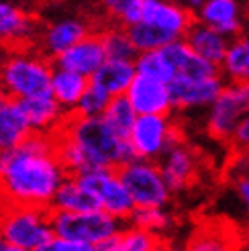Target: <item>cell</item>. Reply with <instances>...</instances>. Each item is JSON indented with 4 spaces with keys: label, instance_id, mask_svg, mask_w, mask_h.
Returning <instances> with one entry per match:
<instances>
[{
    "label": "cell",
    "instance_id": "4fadbf2b",
    "mask_svg": "<svg viewBox=\"0 0 249 251\" xmlns=\"http://www.w3.org/2000/svg\"><path fill=\"white\" fill-rule=\"evenodd\" d=\"M141 21L164 31L174 41H180L194 25L196 17L182 8L176 0H143Z\"/></svg>",
    "mask_w": 249,
    "mask_h": 251
},
{
    "label": "cell",
    "instance_id": "d6986e66",
    "mask_svg": "<svg viewBox=\"0 0 249 251\" xmlns=\"http://www.w3.org/2000/svg\"><path fill=\"white\" fill-rule=\"evenodd\" d=\"M184 41L192 47L194 53H198L200 57H204L206 61H210V64H215L219 68H221L223 59H225V55L229 51V45H231L229 37H225L223 33H219L213 27L202 25L198 21H194V25L188 29Z\"/></svg>",
    "mask_w": 249,
    "mask_h": 251
},
{
    "label": "cell",
    "instance_id": "52a82bcc",
    "mask_svg": "<svg viewBox=\"0 0 249 251\" xmlns=\"http://www.w3.org/2000/svg\"><path fill=\"white\" fill-rule=\"evenodd\" d=\"M182 135L170 115H143L137 117L129 135V143L137 159L159 161L170 147L178 145Z\"/></svg>",
    "mask_w": 249,
    "mask_h": 251
},
{
    "label": "cell",
    "instance_id": "484cf974",
    "mask_svg": "<svg viewBox=\"0 0 249 251\" xmlns=\"http://www.w3.org/2000/svg\"><path fill=\"white\" fill-rule=\"evenodd\" d=\"M100 39H102V45H104V51H106L108 59L135 61L137 55H139V51L135 49L127 29L121 27V25H108V27L100 29Z\"/></svg>",
    "mask_w": 249,
    "mask_h": 251
},
{
    "label": "cell",
    "instance_id": "836d02e7",
    "mask_svg": "<svg viewBox=\"0 0 249 251\" xmlns=\"http://www.w3.org/2000/svg\"><path fill=\"white\" fill-rule=\"evenodd\" d=\"M35 251H92V245L88 243H80V241H70V239H61V237H53L47 245L35 249Z\"/></svg>",
    "mask_w": 249,
    "mask_h": 251
},
{
    "label": "cell",
    "instance_id": "5b68a950",
    "mask_svg": "<svg viewBox=\"0 0 249 251\" xmlns=\"http://www.w3.org/2000/svg\"><path fill=\"white\" fill-rule=\"evenodd\" d=\"M51 225L55 237L70 241H80L96 245L100 241L113 239L117 237L124 223L115 219L104 210H92V212H80V215H72V212H61V210H51Z\"/></svg>",
    "mask_w": 249,
    "mask_h": 251
},
{
    "label": "cell",
    "instance_id": "8992f818",
    "mask_svg": "<svg viewBox=\"0 0 249 251\" xmlns=\"http://www.w3.org/2000/svg\"><path fill=\"white\" fill-rule=\"evenodd\" d=\"M119 176L129 190L135 206L139 208H166L172 200V190L168 188L157 161L133 159L131 164L123 166Z\"/></svg>",
    "mask_w": 249,
    "mask_h": 251
},
{
    "label": "cell",
    "instance_id": "7c38bea8",
    "mask_svg": "<svg viewBox=\"0 0 249 251\" xmlns=\"http://www.w3.org/2000/svg\"><path fill=\"white\" fill-rule=\"evenodd\" d=\"M92 31L94 29L90 27V23L86 19H80V17L57 19L41 27L39 39H37V49L53 61L55 57L66 53L76 43L86 39Z\"/></svg>",
    "mask_w": 249,
    "mask_h": 251
},
{
    "label": "cell",
    "instance_id": "9c48e42d",
    "mask_svg": "<svg viewBox=\"0 0 249 251\" xmlns=\"http://www.w3.org/2000/svg\"><path fill=\"white\" fill-rule=\"evenodd\" d=\"M80 182L90 188L94 196L100 202V208L108 215H113L115 219L123 221L124 225L129 223L133 210L137 208L129 190L124 188L119 170L113 168H92L88 172H84L78 176Z\"/></svg>",
    "mask_w": 249,
    "mask_h": 251
},
{
    "label": "cell",
    "instance_id": "3957f363",
    "mask_svg": "<svg viewBox=\"0 0 249 251\" xmlns=\"http://www.w3.org/2000/svg\"><path fill=\"white\" fill-rule=\"evenodd\" d=\"M59 133H66L70 139H74L84 149L92 168L121 170L123 166L137 159L129 139L119 137L102 117L86 119L78 115H70Z\"/></svg>",
    "mask_w": 249,
    "mask_h": 251
},
{
    "label": "cell",
    "instance_id": "d6a6232c",
    "mask_svg": "<svg viewBox=\"0 0 249 251\" xmlns=\"http://www.w3.org/2000/svg\"><path fill=\"white\" fill-rule=\"evenodd\" d=\"M159 239L161 237L127 223L117 237V251H151Z\"/></svg>",
    "mask_w": 249,
    "mask_h": 251
},
{
    "label": "cell",
    "instance_id": "74e56055",
    "mask_svg": "<svg viewBox=\"0 0 249 251\" xmlns=\"http://www.w3.org/2000/svg\"><path fill=\"white\" fill-rule=\"evenodd\" d=\"M119 237V235H117ZM117 237L113 239H106V241H100L92 247V251H117Z\"/></svg>",
    "mask_w": 249,
    "mask_h": 251
},
{
    "label": "cell",
    "instance_id": "7bdbcfd3",
    "mask_svg": "<svg viewBox=\"0 0 249 251\" xmlns=\"http://www.w3.org/2000/svg\"><path fill=\"white\" fill-rule=\"evenodd\" d=\"M0 208H2V206H0Z\"/></svg>",
    "mask_w": 249,
    "mask_h": 251
},
{
    "label": "cell",
    "instance_id": "4dcf8cb0",
    "mask_svg": "<svg viewBox=\"0 0 249 251\" xmlns=\"http://www.w3.org/2000/svg\"><path fill=\"white\" fill-rule=\"evenodd\" d=\"M174 223V217L168 212V208H155V206H149V208H139L137 206L133 210V215L129 219V225H135L139 229H145L153 235H161L164 231H168Z\"/></svg>",
    "mask_w": 249,
    "mask_h": 251
},
{
    "label": "cell",
    "instance_id": "2e32d148",
    "mask_svg": "<svg viewBox=\"0 0 249 251\" xmlns=\"http://www.w3.org/2000/svg\"><path fill=\"white\" fill-rule=\"evenodd\" d=\"M131 106L139 117L143 115H172V92L170 84L157 82L145 76H137L129 86L127 94Z\"/></svg>",
    "mask_w": 249,
    "mask_h": 251
},
{
    "label": "cell",
    "instance_id": "ba28073f",
    "mask_svg": "<svg viewBox=\"0 0 249 251\" xmlns=\"http://www.w3.org/2000/svg\"><path fill=\"white\" fill-rule=\"evenodd\" d=\"M249 115V84L227 82L206 112V131L219 141H231L239 123Z\"/></svg>",
    "mask_w": 249,
    "mask_h": 251
},
{
    "label": "cell",
    "instance_id": "8fae6325",
    "mask_svg": "<svg viewBox=\"0 0 249 251\" xmlns=\"http://www.w3.org/2000/svg\"><path fill=\"white\" fill-rule=\"evenodd\" d=\"M227 86V80L223 74L204 80H190V78H174L170 84L172 104L174 110L188 112V110H208L213 102L221 96L223 88Z\"/></svg>",
    "mask_w": 249,
    "mask_h": 251
},
{
    "label": "cell",
    "instance_id": "e575fe53",
    "mask_svg": "<svg viewBox=\"0 0 249 251\" xmlns=\"http://www.w3.org/2000/svg\"><path fill=\"white\" fill-rule=\"evenodd\" d=\"M235 194L241 200V206H243L245 217L249 221V174H241L235 178Z\"/></svg>",
    "mask_w": 249,
    "mask_h": 251
},
{
    "label": "cell",
    "instance_id": "30bf717a",
    "mask_svg": "<svg viewBox=\"0 0 249 251\" xmlns=\"http://www.w3.org/2000/svg\"><path fill=\"white\" fill-rule=\"evenodd\" d=\"M39 21L23 6L0 0V51L37 45L41 33Z\"/></svg>",
    "mask_w": 249,
    "mask_h": 251
},
{
    "label": "cell",
    "instance_id": "ab89813d",
    "mask_svg": "<svg viewBox=\"0 0 249 251\" xmlns=\"http://www.w3.org/2000/svg\"><path fill=\"white\" fill-rule=\"evenodd\" d=\"M2 251H29V249H23V247H17V245H6V243H4Z\"/></svg>",
    "mask_w": 249,
    "mask_h": 251
},
{
    "label": "cell",
    "instance_id": "f1b7e54d",
    "mask_svg": "<svg viewBox=\"0 0 249 251\" xmlns=\"http://www.w3.org/2000/svg\"><path fill=\"white\" fill-rule=\"evenodd\" d=\"M182 251H235V241L223 229L206 227L196 231Z\"/></svg>",
    "mask_w": 249,
    "mask_h": 251
},
{
    "label": "cell",
    "instance_id": "44dd1931",
    "mask_svg": "<svg viewBox=\"0 0 249 251\" xmlns=\"http://www.w3.org/2000/svg\"><path fill=\"white\" fill-rule=\"evenodd\" d=\"M31 135L33 131L21 108V102L6 98V102L0 106V153L21 145Z\"/></svg>",
    "mask_w": 249,
    "mask_h": 251
},
{
    "label": "cell",
    "instance_id": "f546056e",
    "mask_svg": "<svg viewBox=\"0 0 249 251\" xmlns=\"http://www.w3.org/2000/svg\"><path fill=\"white\" fill-rule=\"evenodd\" d=\"M141 4L143 0H100L104 15L124 29L141 21Z\"/></svg>",
    "mask_w": 249,
    "mask_h": 251
},
{
    "label": "cell",
    "instance_id": "f35d334b",
    "mask_svg": "<svg viewBox=\"0 0 249 251\" xmlns=\"http://www.w3.org/2000/svg\"><path fill=\"white\" fill-rule=\"evenodd\" d=\"M151 251H176V249H174V245H172L170 241H166V239H159Z\"/></svg>",
    "mask_w": 249,
    "mask_h": 251
},
{
    "label": "cell",
    "instance_id": "5bb4252c",
    "mask_svg": "<svg viewBox=\"0 0 249 251\" xmlns=\"http://www.w3.org/2000/svg\"><path fill=\"white\" fill-rule=\"evenodd\" d=\"M106 51L100 39V31H92L86 39L76 43L72 49H68L66 53H61L59 57L53 59V66L61 70L76 72L80 76L92 80L96 76V72L104 66L106 61Z\"/></svg>",
    "mask_w": 249,
    "mask_h": 251
},
{
    "label": "cell",
    "instance_id": "d4e9b609",
    "mask_svg": "<svg viewBox=\"0 0 249 251\" xmlns=\"http://www.w3.org/2000/svg\"><path fill=\"white\" fill-rule=\"evenodd\" d=\"M135 70H137V76H145L164 84H172L174 78H176V70H174L172 61L164 53V49L139 53L135 59Z\"/></svg>",
    "mask_w": 249,
    "mask_h": 251
},
{
    "label": "cell",
    "instance_id": "7402d4cb",
    "mask_svg": "<svg viewBox=\"0 0 249 251\" xmlns=\"http://www.w3.org/2000/svg\"><path fill=\"white\" fill-rule=\"evenodd\" d=\"M88 84H90V80L80 76L76 72L55 68L53 78H51V94L68 115H74Z\"/></svg>",
    "mask_w": 249,
    "mask_h": 251
},
{
    "label": "cell",
    "instance_id": "1f68e13d",
    "mask_svg": "<svg viewBox=\"0 0 249 251\" xmlns=\"http://www.w3.org/2000/svg\"><path fill=\"white\" fill-rule=\"evenodd\" d=\"M110 100H113V96H110L102 86H98L96 82L90 80L88 88H86V92L80 100V104L76 108V112L74 115L78 117H86V119H94V117H102L104 110L108 108Z\"/></svg>",
    "mask_w": 249,
    "mask_h": 251
},
{
    "label": "cell",
    "instance_id": "cb8c5ba5",
    "mask_svg": "<svg viewBox=\"0 0 249 251\" xmlns=\"http://www.w3.org/2000/svg\"><path fill=\"white\" fill-rule=\"evenodd\" d=\"M221 74L227 82L249 84V35L231 39L229 51L221 64Z\"/></svg>",
    "mask_w": 249,
    "mask_h": 251
},
{
    "label": "cell",
    "instance_id": "ffe728a7",
    "mask_svg": "<svg viewBox=\"0 0 249 251\" xmlns=\"http://www.w3.org/2000/svg\"><path fill=\"white\" fill-rule=\"evenodd\" d=\"M51 210L80 215V212H92V210H102V208H100L98 198L94 196V192L80 182L78 176H68L53 198Z\"/></svg>",
    "mask_w": 249,
    "mask_h": 251
},
{
    "label": "cell",
    "instance_id": "277c9868",
    "mask_svg": "<svg viewBox=\"0 0 249 251\" xmlns=\"http://www.w3.org/2000/svg\"><path fill=\"white\" fill-rule=\"evenodd\" d=\"M55 237L51 210L35 206H2L0 208V239L35 251Z\"/></svg>",
    "mask_w": 249,
    "mask_h": 251
},
{
    "label": "cell",
    "instance_id": "d590c367",
    "mask_svg": "<svg viewBox=\"0 0 249 251\" xmlns=\"http://www.w3.org/2000/svg\"><path fill=\"white\" fill-rule=\"evenodd\" d=\"M231 143H233L235 149L249 151V115L239 123V127H237V131H235Z\"/></svg>",
    "mask_w": 249,
    "mask_h": 251
},
{
    "label": "cell",
    "instance_id": "603a6c76",
    "mask_svg": "<svg viewBox=\"0 0 249 251\" xmlns=\"http://www.w3.org/2000/svg\"><path fill=\"white\" fill-rule=\"evenodd\" d=\"M137 78V70H135V61L127 59H106L104 66L96 72V76L92 82L98 86H102L110 96H124L129 90V86Z\"/></svg>",
    "mask_w": 249,
    "mask_h": 251
},
{
    "label": "cell",
    "instance_id": "60d3db41",
    "mask_svg": "<svg viewBox=\"0 0 249 251\" xmlns=\"http://www.w3.org/2000/svg\"><path fill=\"white\" fill-rule=\"evenodd\" d=\"M6 98H8V96H6V92H4V88H2V84H0V106H2V104L6 102Z\"/></svg>",
    "mask_w": 249,
    "mask_h": 251
},
{
    "label": "cell",
    "instance_id": "ac0fdd59",
    "mask_svg": "<svg viewBox=\"0 0 249 251\" xmlns=\"http://www.w3.org/2000/svg\"><path fill=\"white\" fill-rule=\"evenodd\" d=\"M196 21L213 27L229 39L241 37L245 29L243 8L239 0H204L202 8L196 12Z\"/></svg>",
    "mask_w": 249,
    "mask_h": 251
},
{
    "label": "cell",
    "instance_id": "83f0119b",
    "mask_svg": "<svg viewBox=\"0 0 249 251\" xmlns=\"http://www.w3.org/2000/svg\"><path fill=\"white\" fill-rule=\"evenodd\" d=\"M55 143H57V155L61 166L66 168V172L70 176H80L84 172L92 170V164L88 155L84 153V149L74 141L66 133H57L55 135Z\"/></svg>",
    "mask_w": 249,
    "mask_h": 251
},
{
    "label": "cell",
    "instance_id": "6da1fadb",
    "mask_svg": "<svg viewBox=\"0 0 249 251\" xmlns=\"http://www.w3.org/2000/svg\"><path fill=\"white\" fill-rule=\"evenodd\" d=\"M53 135H31L0 153V206H35L51 210L59 186L68 178Z\"/></svg>",
    "mask_w": 249,
    "mask_h": 251
},
{
    "label": "cell",
    "instance_id": "8d00e7d4",
    "mask_svg": "<svg viewBox=\"0 0 249 251\" xmlns=\"http://www.w3.org/2000/svg\"><path fill=\"white\" fill-rule=\"evenodd\" d=\"M176 2H178L182 8H186V10H188V12H192V15L196 17V12L202 8L204 0H176Z\"/></svg>",
    "mask_w": 249,
    "mask_h": 251
},
{
    "label": "cell",
    "instance_id": "e0dca14e",
    "mask_svg": "<svg viewBox=\"0 0 249 251\" xmlns=\"http://www.w3.org/2000/svg\"><path fill=\"white\" fill-rule=\"evenodd\" d=\"M25 117L29 121V127L35 135H57L68 121V112L53 98V94L35 96L29 100H19Z\"/></svg>",
    "mask_w": 249,
    "mask_h": 251
},
{
    "label": "cell",
    "instance_id": "9a60e30c",
    "mask_svg": "<svg viewBox=\"0 0 249 251\" xmlns=\"http://www.w3.org/2000/svg\"><path fill=\"white\" fill-rule=\"evenodd\" d=\"M157 166H159L161 176H164V180L172 190V194L188 190V188L196 182L198 157L184 141L170 147L164 153V157L157 161Z\"/></svg>",
    "mask_w": 249,
    "mask_h": 251
},
{
    "label": "cell",
    "instance_id": "7a4b0ae2",
    "mask_svg": "<svg viewBox=\"0 0 249 251\" xmlns=\"http://www.w3.org/2000/svg\"><path fill=\"white\" fill-rule=\"evenodd\" d=\"M53 61L37 45L0 51V84L12 100H29L51 92Z\"/></svg>",
    "mask_w": 249,
    "mask_h": 251
},
{
    "label": "cell",
    "instance_id": "4316f807",
    "mask_svg": "<svg viewBox=\"0 0 249 251\" xmlns=\"http://www.w3.org/2000/svg\"><path fill=\"white\" fill-rule=\"evenodd\" d=\"M137 117L139 115H137L135 108L131 106L127 96H115L113 100H110L108 108L104 110V115H102V119L106 121L108 127L113 129L119 137H123V139H129Z\"/></svg>",
    "mask_w": 249,
    "mask_h": 251
},
{
    "label": "cell",
    "instance_id": "b9f144b4",
    "mask_svg": "<svg viewBox=\"0 0 249 251\" xmlns=\"http://www.w3.org/2000/svg\"><path fill=\"white\" fill-rule=\"evenodd\" d=\"M2 247H4V241H2V239H0V251H2Z\"/></svg>",
    "mask_w": 249,
    "mask_h": 251
}]
</instances>
